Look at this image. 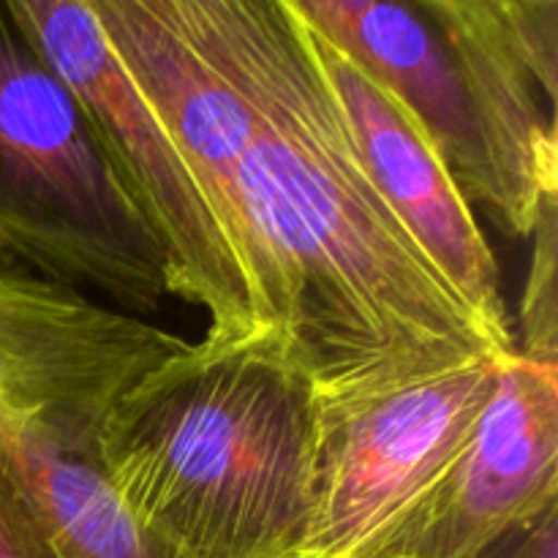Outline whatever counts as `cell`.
Listing matches in <instances>:
<instances>
[{"label": "cell", "mask_w": 558, "mask_h": 558, "mask_svg": "<svg viewBox=\"0 0 558 558\" xmlns=\"http://www.w3.org/2000/svg\"><path fill=\"white\" fill-rule=\"evenodd\" d=\"M248 112L245 251L262 322L316 398L505 357L365 174L292 0H180Z\"/></svg>", "instance_id": "6da1fadb"}, {"label": "cell", "mask_w": 558, "mask_h": 558, "mask_svg": "<svg viewBox=\"0 0 558 558\" xmlns=\"http://www.w3.org/2000/svg\"><path fill=\"white\" fill-rule=\"evenodd\" d=\"M316 390L272 327L185 341L114 401L98 461L158 558H298Z\"/></svg>", "instance_id": "7a4b0ae2"}, {"label": "cell", "mask_w": 558, "mask_h": 558, "mask_svg": "<svg viewBox=\"0 0 558 558\" xmlns=\"http://www.w3.org/2000/svg\"><path fill=\"white\" fill-rule=\"evenodd\" d=\"M0 251L96 289L123 314L169 298L150 229L104 161L76 98L0 3Z\"/></svg>", "instance_id": "3957f363"}, {"label": "cell", "mask_w": 558, "mask_h": 558, "mask_svg": "<svg viewBox=\"0 0 558 558\" xmlns=\"http://www.w3.org/2000/svg\"><path fill=\"white\" fill-rule=\"evenodd\" d=\"M5 9L85 112L104 161L161 248L169 294L205 311L213 341L265 327L248 272L172 136L109 49L90 0H5Z\"/></svg>", "instance_id": "277c9868"}, {"label": "cell", "mask_w": 558, "mask_h": 558, "mask_svg": "<svg viewBox=\"0 0 558 558\" xmlns=\"http://www.w3.org/2000/svg\"><path fill=\"white\" fill-rule=\"evenodd\" d=\"M499 360L316 398L311 521L298 558H343L428 485L494 396Z\"/></svg>", "instance_id": "5b68a950"}, {"label": "cell", "mask_w": 558, "mask_h": 558, "mask_svg": "<svg viewBox=\"0 0 558 558\" xmlns=\"http://www.w3.org/2000/svg\"><path fill=\"white\" fill-rule=\"evenodd\" d=\"M558 510V363L512 352L445 469L343 558H494Z\"/></svg>", "instance_id": "8992f818"}, {"label": "cell", "mask_w": 558, "mask_h": 558, "mask_svg": "<svg viewBox=\"0 0 558 558\" xmlns=\"http://www.w3.org/2000/svg\"><path fill=\"white\" fill-rule=\"evenodd\" d=\"M461 69L501 232L558 199V0H423Z\"/></svg>", "instance_id": "52a82bcc"}, {"label": "cell", "mask_w": 558, "mask_h": 558, "mask_svg": "<svg viewBox=\"0 0 558 558\" xmlns=\"http://www.w3.org/2000/svg\"><path fill=\"white\" fill-rule=\"evenodd\" d=\"M308 33L316 63L374 189L494 341L505 352H515V325L507 314L499 262L439 153L390 93L311 25Z\"/></svg>", "instance_id": "ba28073f"}, {"label": "cell", "mask_w": 558, "mask_h": 558, "mask_svg": "<svg viewBox=\"0 0 558 558\" xmlns=\"http://www.w3.org/2000/svg\"><path fill=\"white\" fill-rule=\"evenodd\" d=\"M185 338L54 283L0 251V407L104 423Z\"/></svg>", "instance_id": "9c48e42d"}, {"label": "cell", "mask_w": 558, "mask_h": 558, "mask_svg": "<svg viewBox=\"0 0 558 558\" xmlns=\"http://www.w3.org/2000/svg\"><path fill=\"white\" fill-rule=\"evenodd\" d=\"M98 428L0 407V507L31 558H158L104 474Z\"/></svg>", "instance_id": "30bf717a"}, {"label": "cell", "mask_w": 558, "mask_h": 558, "mask_svg": "<svg viewBox=\"0 0 558 558\" xmlns=\"http://www.w3.org/2000/svg\"><path fill=\"white\" fill-rule=\"evenodd\" d=\"M292 5L407 109L469 205L488 213L490 178L461 69L423 0H292Z\"/></svg>", "instance_id": "8fae6325"}, {"label": "cell", "mask_w": 558, "mask_h": 558, "mask_svg": "<svg viewBox=\"0 0 558 558\" xmlns=\"http://www.w3.org/2000/svg\"><path fill=\"white\" fill-rule=\"evenodd\" d=\"M526 289L518 314L515 352L537 363H558L556 336V199L539 213Z\"/></svg>", "instance_id": "7c38bea8"}, {"label": "cell", "mask_w": 558, "mask_h": 558, "mask_svg": "<svg viewBox=\"0 0 558 558\" xmlns=\"http://www.w3.org/2000/svg\"><path fill=\"white\" fill-rule=\"evenodd\" d=\"M494 558H558V521L556 512L537 523L529 532L518 534L501 545Z\"/></svg>", "instance_id": "4fadbf2b"}, {"label": "cell", "mask_w": 558, "mask_h": 558, "mask_svg": "<svg viewBox=\"0 0 558 558\" xmlns=\"http://www.w3.org/2000/svg\"><path fill=\"white\" fill-rule=\"evenodd\" d=\"M0 558H31L25 545H22V539L16 537L11 521L5 518L3 507H0Z\"/></svg>", "instance_id": "5bb4252c"}]
</instances>
